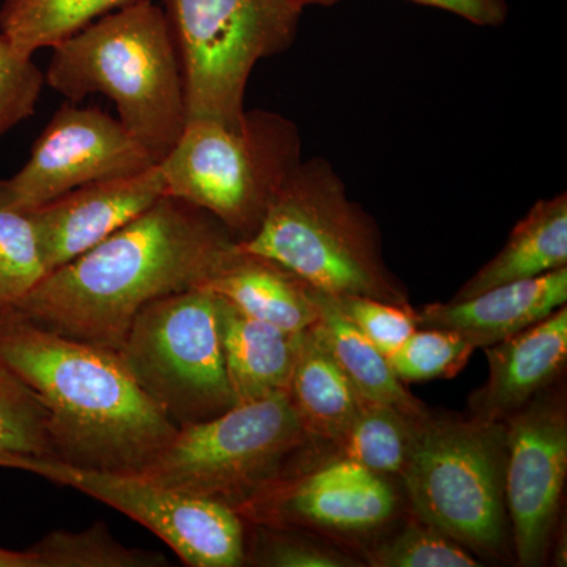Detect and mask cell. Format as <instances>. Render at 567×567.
Segmentation results:
<instances>
[{"instance_id": "cell-11", "label": "cell", "mask_w": 567, "mask_h": 567, "mask_svg": "<svg viewBox=\"0 0 567 567\" xmlns=\"http://www.w3.org/2000/svg\"><path fill=\"white\" fill-rule=\"evenodd\" d=\"M155 164L118 118L99 107L63 104L20 173L0 181V205L35 210L89 183L137 174Z\"/></svg>"}, {"instance_id": "cell-10", "label": "cell", "mask_w": 567, "mask_h": 567, "mask_svg": "<svg viewBox=\"0 0 567 567\" xmlns=\"http://www.w3.org/2000/svg\"><path fill=\"white\" fill-rule=\"evenodd\" d=\"M0 466L47 477L106 503L151 529L185 565H245V522L221 503L182 494L141 473L84 468L59 458L0 456Z\"/></svg>"}, {"instance_id": "cell-1", "label": "cell", "mask_w": 567, "mask_h": 567, "mask_svg": "<svg viewBox=\"0 0 567 567\" xmlns=\"http://www.w3.org/2000/svg\"><path fill=\"white\" fill-rule=\"evenodd\" d=\"M235 245L207 212L164 196L50 271L13 311L54 333L117 350L145 306L205 286Z\"/></svg>"}, {"instance_id": "cell-26", "label": "cell", "mask_w": 567, "mask_h": 567, "mask_svg": "<svg viewBox=\"0 0 567 567\" xmlns=\"http://www.w3.org/2000/svg\"><path fill=\"white\" fill-rule=\"evenodd\" d=\"M47 275L31 213L0 205V315L17 309Z\"/></svg>"}, {"instance_id": "cell-29", "label": "cell", "mask_w": 567, "mask_h": 567, "mask_svg": "<svg viewBox=\"0 0 567 567\" xmlns=\"http://www.w3.org/2000/svg\"><path fill=\"white\" fill-rule=\"evenodd\" d=\"M47 80L31 55L0 33V134L32 117Z\"/></svg>"}, {"instance_id": "cell-25", "label": "cell", "mask_w": 567, "mask_h": 567, "mask_svg": "<svg viewBox=\"0 0 567 567\" xmlns=\"http://www.w3.org/2000/svg\"><path fill=\"white\" fill-rule=\"evenodd\" d=\"M0 456L55 458L50 413L24 380L0 361Z\"/></svg>"}, {"instance_id": "cell-34", "label": "cell", "mask_w": 567, "mask_h": 567, "mask_svg": "<svg viewBox=\"0 0 567 567\" xmlns=\"http://www.w3.org/2000/svg\"><path fill=\"white\" fill-rule=\"evenodd\" d=\"M298 6L308 7V6H333V3L341 2V0H293Z\"/></svg>"}, {"instance_id": "cell-6", "label": "cell", "mask_w": 567, "mask_h": 567, "mask_svg": "<svg viewBox=\"0 0 567 567\" xmlns=\"http://www.w3.org/2000/svg\"><path fill=\"white\" fill-rule=\"evenodd\" d=\"M505 421L429 413L416 425L402 481L417 520L477 554L506 537Z\"/></svg>"}, {"instance_id": "cell-4", "label": "cell", "mask_w": 567, "mask_h": 567, "mask_svg": "<svg viewBox=\"0 0 567 567\" xmlns=\"http://www.w3.org/2000/svg\"><path fill=\"white\" fill-rule=\"evenodd\" d=\"M237 245L330 297L410 306L383 260L374 223L349 199L344 183L323 159L298 164L256 233Z\"/></svg>"}, {"instance_id": "cell-9", "label": "cell", "mask_w": 567, "mask_h": 567, "mask_svg": "<svg viewBox=\"0 0 567 567\" xmlns=\"http://www.w3.org/2000/svg\"><path fill=\"white\" fill-rule=\"evenodd\" d=\"M118 357L171 423H203L233 409L218 295L194 287L152 301L133 320Z\"/></svg>"}, {"instance_id": "cell-8", "label": "cell", "mask_w": 567, "mask_h": 567, "mask_svg": "<svg viewBox=\"0 0 567 567\" xmlns=\"http://www.w3.org/2000/svg\"><path fill=\"white\" fill-rule=\"evenodd\" d=\"M181 59L188 121L238 123L254 66L290 47L293 0H164Z\"/></svg>"}, {"instance_id": "cell-14", "label": "cell", "mask_w": 567, "mask_h": 567, "mask_svg": "<svg viewBox=\"0 0 567 567\" xmlns=\"http://www.w3.org/2000/svg\"><path fill=\"white\" fill-rule=\"evenodd\" d=\"M167 196L159 164L89 183L31 210L48 274L71 262Z\"/></svg>"}, {"instance_id": "cell-12", "label": "cell", "mask_w": 567, "mask_h": 567, "mask_svg": "<svg viewBox=\"0 0 567 567\" xmlns=\"http://www.w3.org/2000/svg\"><path fill=\"white\" fill-rule=\"evenodd\" d=\"M398 496L390 481L339 456L323 465H297L281 473L237 509L245 524L334 533H368L395 514Z\"/></svg>"}, {"instance_id": "cell-2", "label": "cell", "mask_w": 567, "mask_h": 567, "mask_svg": "<svg viewBox=\"0 0 567 567\" xmlns=\"http://www.w3.org/2000/svg\"><path fill=\"white\" fill-rule=\"evenodd\" d=\"M0 361L47 406L55 458L66 464L140 473L177 434L117 350L7 311L0 315Z\"/></svg>"}, {"instance_id": "cell-23", "label": "cell", "mask_w": 567, "mask_h": 567, "mask_svg": "<svg viewBox=\"0 0 567 567\" xmlns=\"http://www.w3.org/2000/svg\"><path fill=\"white\" fill-rule=\"evenodd\" d=\"M417 423L420 420L394 406L360 398L357 416L336 447L342 457L379 475L402 476L412 454Z\"/></svg>"}, {"instance_id": "cell-5", "label": "cell", "mask_w": 567, "mask_h": 567, "mask_svg": "<svg viewBox=\"0 0 567 567\" xmlns=\"http://www.w3.org/2000/svg\"><path fill=\"white\" fill-rule=\"evenodd\" d=\"M300 163L297 126L274 112L251 111L233 125L186 122L158 164L167 196L207 212L244 241Z\"/></svg>"}, {"instance_id": "cell-33", "label": "cell", "mask_w": 567, "mask_h": 567, "mask_svg": "<svg viewBox=\"0 0 567 567\" xmlns=\"http://www.w3.org/2000/svg\"><path fill=\"white\" fill-rule=\"evenodd\" d=\"M0 567H33L31 551L0 547Z\"/></svg>"}, {"instance_id": "cell-20", "label": "cell", "mask_w": 567, "mask_h": 567, "mask_svg": "<svg viewBox=\"0 0 567 567\" xmlns=\"http://www.w3.org/2000/svg\"><path fill=\"white\" fill-rule=\"evenodd\" d=\"M567 267V196L539 200L517 223L502 249L462 287L466 300L503 284L525 281Z\"/></svg>"}, {"instance_id": "cell-24", "label": "cell", "mask_w": 567, "mask_h": 567, "mask_svg": "<svg viewBox=\"0 0 567 567\" xmlns=\"http://www.w3.org/2000/svg\"><path fill=\"white\" fill-rule=\"evenodd\" d=\"M33 567H158L159 554L130 548L111 536L99 522L84 532H54L29 548Z\"/></svg>"}, {"instance_id": "cell-18", "label": "cell", "mask_w": 567, "mask_h": 567, "mask_svg": "<svg viewBox=\"0 0 567 567\" xmlns=\"http://www.w3.org/2000/svg\"><path fill=\"white\" fill-rule=\"evenodd\" d=\"M218 312L224 364L235 405L289 394L300 333H287L252 319L219 295Z\"/></svg>"}, {"instance_id": "cell-21", "label": "cell", "mask_w": 567, "mask_h": 567, "mask_svg": "<svg viewBox=\"0 0 567 567\" xmlns=\"http://www.w3.org/2000/svg\"><path fill=\"white\" fill-rule=\"evenodd\" d=\"M315 297L319 319L312 328L357 394L365 401L394 406L415 420L427 416L429 410L423 402L406 390L391 371L385 354L347 319L333 297L316 289Z\"/></svg>"}, {"instance_id": "cell-17", "label": "cell", "mask_w": 567, "mask_h": 567, "mask_svg": "<svg viewBox=\"0 0 567 567\" xmlns=\"http://www.w3.org/2000/svg\"><path fill=\"white\" fill-rule=\"evenodd\" d=\"M252 319L301 333L319 319L315 289L282 265L235 245L205 286Z\"/></svg>"}, {"instance_id": "cell-7", "label": "cell", "mask_w": 567, "mask_h": 567, "mask_svg": "<svg viewBox=\"0 0 567 567\" xmlns=\"http://www.w3.org/2000/svg\"><path fill=\"white\" fill-rule=\"evenodd\" d=\"M308 443L289 394L278 393L178 427L173 442L140 473L237 513Z\"/></svg>"}, {"instance_id": "cell-30", "label": "cell", "mask_w": 567, "mask_h": 567, "mask_svg": "<svg viewBox=\"0 0 567 567\" xmlns=\"http://www.w3.org/2000/svg\"><path fill=\"white\" fill-rule=\"evenodd\" d=\"M260 528L254 535L251 546L245 544V565L271 567H346L357 566L352 558L322 546L316 540L295 536L292 529Z\"/></svg>"}, {"instance_id": "cell-19", "label": "cell", "mask_w": 567, "mask_h": 567, "mask_svg": "<svg viewBox=\"0 0 567 567\" xmlns=\"http://www.w3.org/2000/svg\"><path fill=\"white\" fill-rule=\"evenodd\" d=\"M289 399L309 442L334 446L360 409V395L312 327L300 333Z\"/></svg>"}, {"instance_id": "cell-27", "label": "cell", "mask_w": 567, "mask_h": 567, "mask_svg": "<svg viewBox=\"0 0 567 567\" xmlns=\"http://www.w3.org/2000/svg\"><path fill=\"white\" fill-rule=\"evenodd\" d=\"M476 347L464 334L445 328H421L388 358L402 383L453 379L461 374Z\"/></svg>"}, {"instance_id": "cell-15", "label": "cell", "mask_w": 567, "mask_h": 567, "mask_svg": "<svg viewBox=\"0 0 567 567\" xmlns=\"http://www.w3.org/2000/svg\"><path fill=\"white\" fill-rule=\"evenodd\" d=\"M483 350L488 361V377L486 383L470 395V416L505 421L561 375L567 361L566 306L520 333Z\"/></svg>"}, {"instance_id": "cell-28", "label": "cell", "mask_w": 567, "mask_h": 567, "mask_svg": "<svg viewBox=\"0 0 567 567\" xmlns=\"http://www.w3.org/2000/svg\"><path fill=\"white\" fill-rule=\"evenodd\" d=\"M375 567H477L481 563L445 533L420 520L372 551Z\"/></svg>"}, {"instance_id": "cell-3", "label": "cell", "mask_w": 567, "mask_h": 567, "mask_svg": "<svg viewBox=\"0 0 567 567\" xmlns=\"http://www.w3.org/2000/svg\"><path fill=\"white\" fill-rule=\"evenodd\" d=\"M44 80L71 103L102 93L118 121L162 162L188 122L177 47L152 0L112 11L52 48Z\"/></svg>"}, {"instance_id": "cell-32", "label": "cell", "mask_w": 567, "mask_h": 567, "mask_svg": "<svg viewBox=\"0 0 567 567\" xmlns=\"http://www.w3.org/2000/svg\"><path fill=\"white\" fill-rule=\"evenodd\" d=\"M412 2L450 11L481 28H498L506 21L507 11H509L506 0H412Z\"/></svg>"}, {"instance_id": "cell-13", "label": "cell", "mask_w": 567, "mask_h": 567, "mask_svg": "<svg viewBox=\"0 0 567 567\" xmlns=\"http://www.w3.org/2000/svg\"><path fill=\"white\" fill-rule=\"evenodd\" d=\"M506 511L518 565L546 559L567 476V412L563 395L543 393L507 416Z\"/></svg>"}, {"instance_id": "cell-16", "label": "cell", "mask_w": 567, "mask_h": 567, "mask_svg": "<svg viewBox=\"0 0 567 567\" xmlns=\"http://www.w3.org/2000/svg\"><path fill=\"white\" fill-rule=\"evenodd\" d=\"M566 303L567 267L503 284L466 300L427 305L415 315L417 328L457 331L476 349H484L520 333Z\"/></svg>"}, {"instance_id": "cell-22", "label": "cell", "mask_w": 567, "mask_h": 567, "mask_svg": "<svg viewBox=\"0 0 567 567\" xmlns=\"http://www.w3.org/2000/svg\"><path fill=\"white\" fill-rule=\"evenodd\" d=\"M137 0H3L0 29L22 54L54 48Z\"/></svg>"}, {"instance_id": "cell-31", "label": "cell", "mask_w": 567, "mask_h": 567, "mask_svg": "<svg viewBox=\"0 0 567 567\" xmlns=\"http://www.w3.org/2000/svg\"><path fill=\"white\" fill-rule=\"evenodd\" d=\"M350 320L386 358L398 352L417 330L412 306L386 303L369 297H333Z\"/></svg>"}]
</instances>
